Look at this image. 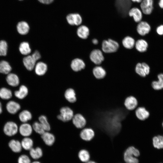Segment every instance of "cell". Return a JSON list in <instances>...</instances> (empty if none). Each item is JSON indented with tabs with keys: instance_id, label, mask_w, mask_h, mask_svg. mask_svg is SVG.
Listing matches in <instances>:
<instances>
[{
	"instance_id": "9c48e42d",
	"label": "cell",
	"mask_w": 163,
	"mask_h": 163,
	"mask_svg": "<svg viewBox=\"0 0 163 163\" xmlns=\"http://www.w3.org/2000/svg\"><path fill=\"white\" fill-rule=\"evenodd\" d=\"M135 71L136 72L141 76L145 77L149 74L150 68L149 66L146 63H138L136 66Z\"/></svg>"
},
{
	"instance_id": "836d02e7",
	"label": "cell",
	"mask_w": 163,
	"mask_h": 163,
	"mask_svg": "<svg viewBox=\"0 0 163 163\" xmlns=\"http://www.w3.org/2000/svg\"><path fill=\"white\" fill-rule=\"evenodd\" d=\"M154 147L157 149L163 148V136H158L154 137L152 139Z\"/></svg>"
},
{
	"instance_id": "7dc6e473",
	"label": "cell",
	"mask_w": 163,
	"mask_h": 163,
	"mask_svg": "<svg viewBox=\"0 0 163 163\" xmlns=\"http://www.w3.org/2000/svg\"><path fill=\"white\" fill-rule=\"evenodd\" d=\"M158 5L160 9H163V0H158Z\"/></svg>"
},
{
	"instance_id": "bcb514c9",
	"label": "cell",
	"mask_w": 163,
	"mask_h": 163,
	"mask_svg": "<svg viewBox=\"0 0 163 163\" xmlns=\"http://www.w3.org/2000/svg\"><path fill=\"white\" fill-rule=\"evenodd\" d=\"M156 32L160 35H163V24H161L157 27Z\"/></svg>"
},
{
	"instance_id": "816d5d0a",
	"label": "cell",
	"mask_w": 163,
	"mask_h": 163,
	"mask_svg": "<svg viewBox=\"0 0 163 163\" xmlns=\"http://www.w3.org/2000/svg\"><path fill=\"white\" fill-rule=\"evenodd\" d=\"M86 163H97L96 162L93 161H88L86 162Z\"/></svg>"
},
{
	"instance_id": "7a4b0ae2",
	"label": "cell",
	"mask_w": 163,
	"mask_h": 163,
	"mask_svg": "<svg viewBox=\"0 0 163 163\" xmlns=\"http://www.w3.org/2000/svg\"><path fill=\"white\" fill-rule=\"evenodd\" d=\"M119 47L118 43L111 39L104 40L102 44V49L104 52L110 53L116 52Z\"/></svg>"
},
{
	"instance_id": "681fc988",
	"label": "cell",
	"mask_w": 163,
	"mask_h": 163,
	"mask_svg": "<svg viewBox=\"0 0 163 163\" xmlns=\"http://www.w3.org/2000/svg\"><path fill=\"white\" fill-rule=\"evenodd\" d=\"M92 42L95 45L97 44L98 43V40L96 39H93L92 40Z\"/></svg>"
},
{
	"instance_id": "7bdbcfd3",
	"label": "cell",
	"mask_w": 163,
	"mask_h": 163,
	"mask_svg": "<svg viewBox=\"0 0 163 163\" xmlns=\"http://www.w3.org/2000/svg\"><path fill=\"white\" fill-rule=\"evenodd\" d=\"M29 158L26 155H22L18 159V163H30Z\"/></svg>"
},
{
	"instance_id": "7402d4cb",
	"label": "cell",
	"mask_w": 163,
	"mask_h": 163,
	"mask_svg": "<svg viewBox=\"0 0 163 163\" xmlns=\"http://www.w3.org/2000/svg\"><path fill=\"white\" fill-rule=\"evenodd\" d=\"M6 109L7 111L11 114L16 113L20 109V104L13 101H10L7 104Z\"/></svg>"
},
{
	"instance_id": "f907efd6",
	"label": "cell",
	"mask_w": 163,
	"mask_h": 163,
	"mask_svg": "<svg viewBox=\"0 0 163 163\" xmlns=\"http://www.w3.org/2000/svg\"><path fill=\"white\" fill-rule=\"evenodd\" d=\"M2 112V106L1 103L0 102V114H1Z\"/></svg>"
},
{
	"instance_id": "c3c4849f",
	"label": "cell",
	"mask_w": 163,
	"mask_h": 163,
	"mask_svg": "<svg viewBox=\"0 0 163 163\" xmlns=\"http://www.w3.org/2000/svg\"><path fill=\"white\" fill-rule=\"evenodd\" d=\"M131 2L133 3H140L142 0H130Z\"/></svg>"
},
{
	"instance_id": "b9f144b4",
	"label": "cell",
	"mask_w": 163,
	"mask_h": 163,
	"mask_svg": "<svg viewBox=\"0 0 163 163\" xmlns=\"http://www.w3.org/2000/svg\"><path fill=\"white\" fill-rule=\"evenodd\" d=\"M65 19L67 23L71 26H74V13L68 14L66 16Z\"/></svg>"
},
{
	"instance_id": "f5cc1de1",
	"label": "cell",
	"mask_w": 163,
	"mask_h": 163,
	"mask_svg": "<svg viewBox=\"0 0 163 163\" xmlns=\"http://www.w3.org/2000/svg\"><path fill=\"white\" fill-rule=\"evenodd\" d=\"M32 163H40V162L38 161H34L32 162Z\"/></svg>"
},
{
	"instance_id": "5b68a950",
	"label": "cell",
	"mask_w": 163,
	"mask_h": 163,
	"mask_svg": "<svg viewBox=\"0 0 163 163\" xmlns=\"http://www.w3.org/2000/svg\"><path fill=\"white\" fill-rule=\"evenodd\" d=\"M151 28V25L148 22L142 21L137 23L136 31L139 35L144 36L150 32Z\"/></svg>"
},
{
	"instance_id": "d590c367",
	"label": "cell",
	"mask_w": 163,
	"mask_h": 163,
	"mask_svg": "<svg viewBox=\"0 0 163 163\" xmlns=\"http://www.w3.org/2000/svg\"><path fill=\"white\" fill-rule=\"evenodd\" d=\"M22 147L26 150H30L32 148L33 145V140L30 138L25 137L22 141Z\"/></svg>"
},
{
	"instance_id": "4dcf8cb0",
	"label": "cell",
	"mask_w": 163,
	"mask_h": 163,
	"mask_svg": "<svg viewBox=\"0 0 163 163\" xmlns=\"http://www.w3.org/2000/svg\"><path fill=\"white\" fill-rule=\"evenodd\" d=\"M8 145L12 150L14 152H19L21 151L22 145L18 141L12 140L9 142Z\"/></svg>"
},
{
	"instance_id": "cb8c5ba5",
	"label": "cell",
	"mask_w": 163,
	"mask_h": 163,
	"mask_svg": "<svg viewBox=\"0 0 163 163\" xmlns=\"http://www.w3.org/2000/svg\"><path fill=\"white\" fill-rule=\"evenodd\" d=\"M136 49L140 52H144L147 50L148 45L147 42L143 39H139L135 43Z\"/></svg>"
},
{
	"instance_id": "2e32d148",
	"label": "cell",
	"mask_w": 163,
	"mask_h": 163,
	"mask_svg": "<svg viewBox=\"0 0 163 163\" xmlns=\"http://www.w3.org/2000/svg\"><path fill=\"white\" fill-rule=\"evenodd\" d=\"M17 29L18 32L22 35H25L29 32L30 27L28 23L25 21L19 22L17 25Z\"/></svg>"
},
{
	"instance_id": "f6af8a7d",
	"label": "cell",
	"mask_w": 163,
	"mask_h": 163,
	"mask_svg": "<svg viewBox=\"0 0 163 163\" xmlns=\"http://www.w3.org/2000/svg\"><path fill=\"white\" fill-rule=\"evenodd\" d=\"M40 3L45 5H48L53 3L55 0H37Z\"/></svg>"
},
{
	"instance_id": "f1b7e54d",
	"label": "cell",
	"mask_w": 163,
	"mask_h": 163,
	"mask_svg": "<svg viewBox=\"0 0 163 163\" xmlns=\"http://www.w3.org/2000/svg\"><path fill=\"white\" fill-rule=\"evenodd\" d=\"M122 43L123 46L125 48L131 49L135 46V42L133 38L130 36H127L123 39Z\"/></svg>"
},
{
	"instance_id": "44dd1931",
	"label": "cell",
	"mask_w": 163,
	"mask_h": 163,
	"mask_svg": "<svg viewBox=\"0 0 163 163\" xmlns=\"http://www.w3.org/2000/svg\"><path fill=\"white\" fill-rule=\"evenodd\" d=\"M64 97L70 103H74L77 100L75 91L72 88H68L65 91Z\"/></svg>"
},
{
	"instance_id": "603a6c76",
	"label": "cell",
	"mask_w": 163,
	"mask_h": 163,
	"mask_svg": "<svg viewBox=\"0 0 163 163\" xmlns=\"http://www.w3.org/2000/svg\"><path fill=\"white\" fill-rule=\"evenodd\" d=\"M6 80L9 85L13 87L17 86L19 83L18 77L14 73L8 74L6 78Z\"/></svg>"
},
{
	"instance_id": "30bf717a",
	"label": "cell",
	"mask_w": 163,
	"mask_h": 163,
	"mask_svg": "<svg viewBox=\"0 0 163 163\" xmlns=\"http://www.w3.org/2000/svg\"><path fill=\"white\" fill-rule=\"evenodd\" d=\"M90 58L92 62L97 65L101 64L104 59L102 52L98 49L92 50L90 53Z\"/></svg>"
},
{
	"instance_id": "11a10c76",
	"label": "cell",
	"mask_w": 163,
	"mask_h": 163,
	"mask_svg": "<svg viewBox=\"0 0 163 163\" xmlns=\"http://www.w3.org/2000/svg\"><path fill=\"white\" fill-rule=\"evenodd\" d=\"M162 126H163V122L162 123Z\"/></svg>"
},
{
	"instance_id": "db71d44e",
	"label": "cell",
	"mask_w": 163,
	"mask_h": 163,
	"mask_svg": "<svg viewBox=\"0 0 163 163\" xmlns=\"http://www.w3.org/2000/svg\"><path fill=\"white\" fill-rule=\"evenodd\" d=\"M18 0L19 1H23V0Z\"/></svg>"
},
{
	"instance_id": "277c9868",
	"label": "cell",
	"mask_w": 163,
	"mask_h": 163,
	"mask_svg": "<svg viewBox=\"0 0 163 163\" xmlns=\"http://www.w3.org/2000/svg\"><path fill=\"white\" fill-rule=\"evenodd\" d=\"M154 0H142L140 3V8L143 14H151L154 8Z\"/></svg>"
},
{
	"instance_id": "4316f807",
	"label": "cell",
	"mask_w": 163,
	"mask_h": 163,
	"mask_svg": "<svg viewBox=\"0 0 163 163\" xmlns=\"http://www.w3.org/2000/svg\"><path fill=\"white\" fill-rule=\"evenodd\" d=\"M157 77L158 81L152 82V86L154 89L159 90L163 88V74H159Z\"/></svg>"
},
{
	"instance_id": "83f0119b",
	"label": "cell",
	"mask_w": 163,
	"mask_h": 163,
	"mask_svg": "<svg viewBox=\"0 0 163 163\" xmlns=\"http://www.w3.org/2000/svg\"><path fill=\"white\" fill-rule=\"evenodd\" d=\"M20 53L24 55H28L31 52V49L29 43L27 42L21 43L19 46Z\"/></svg>"
},
{
	"instance_id": "d6986e66",
	"label": "cell",
	"mask_w": 163,
	"mask_h": 163,
	"mask_svg": "<svg viewBox=\"0 0 163 163\" xmlns=\"http://www.w3.org/2000/svg\"><path fill=\"white\" fill-rule=\"evenodd\" d=\"M41 135L43 141L47 145L51 146L55 142V136L49 131H45Z\"/></svg>"
},
{
	"instance_id": "ab89813d",
	"label": "cell",
	"mask_w": 163,
	"mask_h": 163,
	"mask_svg": "<svg viewBox=\"0 0 163 163\" xmlns=\"http://www.w3.org/2000/svg\"><path fill=\"white\" fill-rule=\"evenodd\" d=\"M8 44L6 41L4 40L0 41V56H5L7 54Z\"/></svg>"
},
{
	"instance_id": "e575fe53",
	"label": "cell",
	"mask_w": 163,
	"mask_h": 163,
	"mask_svg": "<svg viewBox=\"0 0 163 163\" xmlns=\"http://www.w3.org/2000/svg\"><path fill=\"white\" fill-rule=\"evenodd\" d=\"M38 120L39 122L40 123L46 131H49L50 130V126L46 116L44 115L40 116L39 117Z\"/></svg>"
},
{
	"instance_id": "f35d334b",
	"label": "cell",
	"mask_w": 163,
	"mask_h": 163,
	"mask_svg": "<svg viewBox=\"0 0 163 163\" xmlns=\"http://www.w3.org/2000/svg\"><path fill=\"white\" fill-rule=\"evenodd\" d=\"M33 129L37 133L41 135L46 131L39 122H35L32 126Z\"/></svg>"
},
{
	"instance_id": "e0dca14e",
	"label": "cell",
	"mask_w": 163,
	"mask_h": 163,
	"mask_svg": "<svg viewBox=\"0 0 163 163\" xmlns=\"http://www.w3.org/2000/svg\"><path fill=\"white\" fill-rule=\"evenodd\" d=\"M23 62L25 67L29 71L34 69L36 62L31 55H29L24 58Z\"/></svg>"
},
{
	"instance_id": "74e56055",
	"label": "cell",
	"mask_w": 163,
	"mask_h": 163,
	"mask_svg": "<svg viewBox=\"0 0 163 163\" xmlns=\"http://www.w3.org/2000/svg\"><path fill=\"white\" fill-rule=\"evenodd\" d=\"M12 96L11 91L7 88H2L0 89V97L3 99H8Z\"/></svg>"
},
{
	"instance_id": "3957f363",
	"label": "cell",
	"mask_w": 163,
	"mask_h": 163,
	"mask_svg": "<svg viewBox=\"0 0 163 163\" xmlns=\"http://www.w3.org/2000/svg\"><path fill=\"white\" fill-rule=\"evenodd\" d=\"M60 114L57 116L58 119L63 122L72 120L74 115L73 110L68 107H63L60 110Z\"/></svg>"
},
{
	"instance_id": "ba28073f",
	"label": "cell",
	"mask_w": 163,
	"mask_h": 163,
	"mask_svg": "<svg viewBox=\"0 0 163 163\" xmlns=\"http://www.w3.org/2000/svg\"><path fill=\"white\" fill-rule=\"evenodd\" d=\"M127 14L128 15L132 18L136 23H137L142 20L143 14L139 8L132 7L129 10Z\"/></svg>"
},
{
	"instance_id": "8fae6325",
	"label": "cell",
	"mask_w": 163,
	"mask_h": 163,
	"mask_svg": "<svg viewBox=\"0 0 163 163\" xmlns=\"http://www.w3.org/2000/svg\"><path fill=\"white\" fill-rule=\"evenodd\" d=\"M18 127L17 125L13 122H8L5 125L4 131L5 134L9 136L15 135L17 132Z\"/></svg>"
},
{
	"instance_id": "9a60e30c",
	"label": "cell",
	"mask_w": 163,
	"mask_h": 163,
	"mask_svg": "<svg viewBox=\"0 0 163 163\" xmlns=\"http://www.w3.org/2000/svg\"><path fill=\"white\" fill-rule=\"evenodd\" d=\"M85 65L83 60L79 58H75L71 62V67L72 70L75 72H77L84 69Z\"/></svg>"
},
{
	"instance_id": "ac0fdd59",
	"label": "cell",
	"mask_w": 163,
	"mask_h": 163,
	"mask_svg": "<svg viewBox=\"0 0 163 163\" xmlns=\"http://www.w3.org/2000/svg\"><path fill=\"white\" fill-rule=\"evenodd\" d=\"M32 126L26 123L21 124L19 128V132L21 135L25 137L30 136L33 131Z\"/></svg>"
},
{
	"instance_id": "d4e9b609",
	"label": "cell",
	"mask_w": 163,
	"mask_h": 163,
	"mask_svg": "<svg viewBox=\"0 0 163 163\" xmlns=\"http://www.w3.org/2000/svg\"><path fill=\"white\" fill-rule=\"evenodd\" d=\"M93 73L95 77L98 79L104 78L106 75L105 70L100 66L94 67L93 70Z\"/></svg>"
},
{
	"instance_id": "52a82bcc",
	"label": "cell",
	"mask_w": 163,
	"mask_h": 163,
	"mask_svg": "<svg viewBox=\"0 0 163 163\" xmlns=\"http://www.w3.org/2000/svg\"><path fill=\"white\" fill-rule=\"evenodd\" d=\"M95 133L94 130L91 128L85 127L82 129L79 133L80 138L85 142H89L94 138Z\"/></svg>"
},
{
	"instance_id": "60d3db41",
	"label": "cell",
	"mask_w": 163,
	"mask_h": 163,
	"mask_svg": "<svg viewBox=\"0 0 163 163\" xmlns=\"http://www.w3.org/2000/svg\"><path fill=\"white\" fill-rule=\"evenodd\" d=\"M74 25L78 26L82 24L83 18L81 15L77 12H74Z\"/></svg>"
},
{
	"instance_id": "ee69618b",
	"label": "cell",
	"mask_w": 163,
	"mask_h": 163,
	"mask_svg": "<svg viewBox=\"0 0 163 163\" xmlns=\"http://www.w3.org/2000/svg\"><path fill=\"white\" fill-rule=\"evenodd\" d=\"M31 56L36 61L40 59L41 57L40 52L37 50H36Z\"/></svg>"
},
{
	"instance_id": "8992f818",
	"label": "cell",
	"mask_w": 163,
	"mask_h": 163,
	"mask_svg": "<svg viewBox=\"0 0 163 163\" xmlns=\"http://www.w3.org/2000/svg\"><path fill=\"white\" fill-rule=\"evenodd\" d=\"M72 122L77 128L82 129L85 127L87 124V120L82 114L78 113L74 115L72 119Z\"/></svg>"
},
{
	"instance_id": "f546056e",
	"label": "cell",
	"mask_w": 163,
	"mask_h": 163,
	"mask_svg": "<svg viewBox=\"0 0 163 163\" xmlns=\"http://www.w3.org/2000/svg\"><path fill=\"white\" fill-rule=\"evenodd\" d=\"M11 70V67L9 63L5 60L0 62V73L8 74Z\"/></svg>"
},
{
	"instance_id": "5bb4252c",
	"label": "cell",
	"mask_w": 163,
	"mask_h": 163,
	"mask_svg": "<svg viewBox=\"0 0 163 163\" xmlns=\"http://www.w3.org/2000/svg\"><path fill=\"white\" fill-rule=\"evenodd\" d=\"M90 30L89 27L87 25L82 24L78 26L76 30V34L77 36L82 39H86L89 35Z\"/></svg>"
},
{
	"instance_id": "1f68e13d",
	"label": "cell",
	"mask_w": 163,
	"mask_h": 163,
	"mask_svg": "<svg viewBox=\"0 0 163 163\" xmlns=\"http://www.w3.org/2000/svg\"><path fill=\"white\" fill-rule=\"evenodd\" d=\"M19 118L21 121L25 123L30 120L32 118L31 113L29 111L25 110L21 112L19 114Z\"/></svg>"
},
{
	"instance_id": "6da1fadb",
	"label": "cell",
	"mask_w": 163,
	"mask_h": 163,
	"mask_svg": "<svg viewBox=\"0 0 163 163\" xmlns=\"http://www.w3.org/2000/svg\"><path fill=\"white\" fill-rule=\"evenodd\" d=\"M140 155L139 151L134 146L128 147L124 153V159L126 163H139V160L136 158Z\"/></svg>"
},
{
	"instance_id": "4fadbf2b",
	"label": "cell",
	"mask_w": 163,
	"mask_h": 163,
	"mask_svg": "<svg viewBox=\"0 0 163 163\" xmlns=\"http://www.w3.org/2000/svg\"><path fill=\"white\" fill-rule=\"evenodd\" d=\"M135 113L137 118L142 121L147 119L150 115L149 111L143 107H137L135 110Z\"/></svg>"
},
{
	"instance_id": "ffe728a7",
	"label": "cell",
	"mask_w": 163,
	"mask_h": 163,
	"mask_svg": "<svg viewBox=\"0 0 163 163\" xmlns=\"http://www.w3.org/2000/svg\"><path fill=\"white\" fill-rule=\"evenodd\" d=\"M34 69L37 75L42 76L46 73L47 70V66L44 62H39L36 63Z\"/></svg>"
},
{
	"instance_id": "484cf974",
	"label": "cell",
	"mask_w": 163,
	"mask_h": 163,
	"mask_svg": "<svg viewBox=\"0 0 163 163\" xmlns=\"http://www.w3.org/2000/svg\"><path fill=\"white\" fill-rule=\"evenodd\" d=\"M28 92L27 87L24 85H22L20 87L18 90L15 91L14 95L19 99H23L27 96Z\"/></svg>"
},
{
	"instance_id": "8d00e7d4",
	"label": "cell",
	"mask_w": 163,
	"mask_h": 163,
	"mask_svg": "<svg viewBox=\"0 0 163 163\" xmlns=\"http://www.w3.org/2000/svg\"><path fill=\"white\" fill-rule=\"evenodd\" d=\"M78 156L80 160L82 162H86L89 161L90 155L89 152L86 150H81L78 153Z\"/></svg>"
},
{
	"instance_id": "d6a6232c",
	"label": "cell",
	"mask_w": 163,
	"mask_h": 163,
	"mask_svg": "<svg viewBox=\"0 0 163 163\" xmlns=\"http://www.w3.org/2000/svg\"><path fill=\"white\" fill-rule=\"evenodd\" d=\"M30 154L33 159H37L42 157L43 152L41 149L39 147L35 148H32L30 150Z\"/></svg>"
},
{
	"instance_id": "7c38bea8",
	"label": "cell",
	"mask_w": 163,
	"mask_h": 163,
	"mask_svg": "<svg viewBox=\"0 0 163 163\" xmlns=\"http://www.w3.org/2000/svg\"><path fill=\"white\" fill-rule=\"evenodd\" d=\"M124 104L127 110H135L137 107L138 102L135 97L133 96H130L126 98Z\"/></svg>"
}]
</instances>
